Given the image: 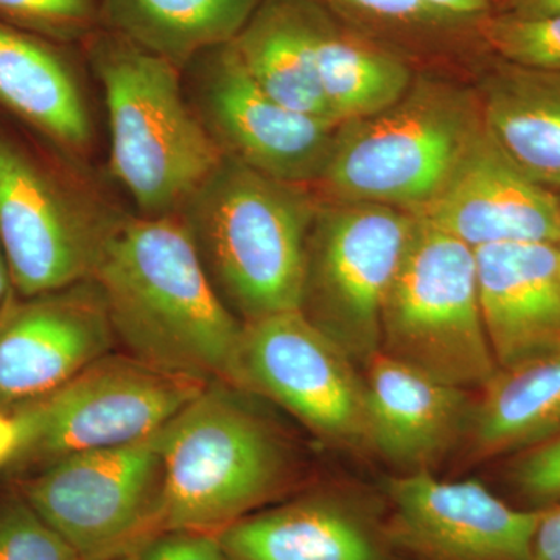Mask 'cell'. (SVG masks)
<instances>
[{"label": "cell", "instance_id": "obj_1", "mask_svg": "<svg viewBox=\"0 0 560 560\" xmlns=\"http://www.w3.org/2000/svg\"><path fill=\"white\" fill-rule=\"evenodd\" d=\"M91 280L124 352L160 370L231 383L243 323L210 282L178 213L119 215Z\"/></svg>", "mask_w": 560, "mask_h": 560}, {"label": "cell", "instance_id": "obj_2", "mask_svg": "<svg viewBox=\"0 0 560 560\" xmlns=\"http://www.w3.org/2000/svg\"><path fill=\"white\" fill-rule=\"evenodd\" d=\"M320 198L223 156L178 215L221 300L243 323L301 311Z\"/></svg>", "mask_w": 560, "mask_h": 560}, {"label": "cell", "instance_id": "obj_3", "mask_svg": "<svg viewBox=\"0 0 560 560\" xmlns=\"http://www.w3.org/2000/svg\"><path fill=\"white\" fill-rule=\"evenodd\" d=\"M249 396L231 383H209L161 430L160 533L219 534L289 489L293 451Z\"/></svg>", "mask_w": 560, "mask_h": 560}, {"label": "cell", "instance_id": "obj_4", "mask_svg": "<svg viewBox=\"0 0 560 560\" xmlns=\"http://www.w3.org/2000/svg\"><path fill=\"white\" fill-rule=\"evenodd\" d=\"M88 51L105 92L113 175L139 215H175L223 160L172 62L109 31Z\"/></svg>", "mask_w": 560, "mask_h": 560}, {"label": "cell", "instance_id": "obj_5", "mask_svg": "<svg viewBox=\"0 0 560 560\" xmlns=\"http://www.w3.org/2000/svg\"><path fill=\"white\" fill-rule=\"evenodd\" d=\"M482 121L477 91L416 77L390 108L337 128L319 198L372 202L418 215L444 189Z\"/></svg>", "mask_w": 560, "mask_h": 560}, {"label": "cell", "instance_id": "obj_6", "mask_svg": "<svg viewBox=\"0 0 560 560\" xmlns=\"http://www.w3.org/2000/svg\"><path fill=\"white\" fill-rule=\"evenodd\" d=\"M209 382L110 352L13 418L20 442L2 470L18 480L77 453L120 447L160 433Z\"/></svg>", "mask_w": 560, "mask_h": 560}, {"label": "cell", "instance_id": "obj_7", "mask_svg": "<svg viewBox=\"0 0 560 560\" xmlns=\"http://www.w3.org/2000/svg\"><path fill=\"white\" fill-rule=\"evenodd\" d=\"M381 350L463 389L495 375L474 249L419 220L383 305Z\"/></svg>", "mask_w": 560, "mask_h": 560}, {"label": "cell", "instance_id": "obj_8", "mask_svg": "<svg viewBox=\"0 0 560 560\" xmlns=\"http://www.w3.org/2000/svg\"><path fill=\"white\" fill-rule=\"evenodd\" d=\"M418 224L407 210L320 198L301 312L353 361L381 350L383 305Z\"/></svg>", "mask_w": 560, "mask_h": 560}, {"label": "cell", "instance_id": "obj_9", "mask_svg": "<svg viewBox=\"0 0 560 560\" xmlns=\"http://www.w3.org/2000/svg\"><path fill=\"white\" fill-rule=\"evenodd\" d=\"M160 433L77 453L10 481L81 560L119 559L160 534Z\"/></svg>", "mask_w": 560, "mask_h": 560}, {"label": "cell", "instance_id": "obj_10", "mask_svg": "<svg viewBox=\"0 0 560 560\" xmlns=\"http://www.w3.org/2000/svg\"><path fill=\"white\" fill-rule=\"evenodd\" d=\"M119 215L0 131V245L18 296H40L90 280Z\"/></svg>", "mask_w": 560, "mask_h": 560}, {"label": "cell", "instance_id": "obj_11", "mask_svg": "<svg viewBox=\"0 0 560 560\" xmlns=\"http://www.w3.org/2000/svg\"><path fill=\"white\" fill-rule=\"evenodd\" d=\"M231 385L275 401L319 440L366 447L364 378L301 311L243 323Z\"/></svg>", "mask_w": 560, "mask_h": 560}, {"label": "cell", "instance_id": "obj_12", "mask_svg": "<svg viewBox=\"0 0 560 560\" xmlns=\"http://www.w3.org/2000/svg\"><path fill=\"white\" fill-rule=\"evenodd\" d=\"M187 69L191 106L223 156L287 183H318L338 127L275 101L231 43L206 51Z\"/></svg>", "mask_w": 560, "mask_h": 560}, {"label": "cell", "instance_id": "obj_13", "mask_svg": "<svg viewBox=\"0 0 560 560\" xmlns=\"http://www.w3.org/2000/svg\"><path fill=\"white\" fill-rule=\"evenodd\" d=\"M386 526L411 560H530L539 510L512 506L477 480L444 481L429 470L385 481Z\"/></svg>", "mask_w": 560, "mask_h": 560}, {"label": "cell", "instance_id": "obj_14", "mask_svg": "<svg viewBox=\"0 0 560 560\" xmlns=\"http://www.w3.org/2000/svg\"><path fill=\"white\" fill-rule=\"evenodd\" d=\"M116 346L91 279L20 298L0 323V412L14 416L46 399Z\"/></svg>", "mask_w": 560, "mask_h": 560}, {"label": "cell", "instance_id": "obj_15", "mask_svg": "<svg viewBox=\"0 0 560 560\" xmlns=\"http://www.w3.org/2000/svg\"><path fill=\"white\" fill-rule=\"evenodd\" d=\"M418 219L471 249L503 243H559L560 198L529 178L486 127Z\"/></svg>", "mask_w": 560, "mask_h": 560}, {"label": "cell", "instance_id": "obj_16", "mask_svg": "<svg viewBox=\"0 0 560 560\" xmlns=\"http://www.w3.org/2000/svg\"><path fill=\"white\" fill-rule=\"evenodd\" d=\"M217 536L230 560H401L386 518L337 493L261 508Z\"/></svg>", "mask_w": 560, "mask_h": 560}, {"label": "cell", "instance_id": "obj_17", "mask_svg": "<svg viewBox=\"0 0 560 560\" xmlns=\"http://www.w3.org/2000/svg\"><path fill=\"white\" fill-rule=\"evenodd\" d=\"M482 320L499 370L560 352L558 243L475 249Z\"/></svg>", "mask_w": 560, "mask_h": 560}, {"label": "cell", "instance_id": "obj_18", "mask_svg": "<svg viewBox=\"0 0 560 560\" xmlns=\"http://www.w3.org/2000/svg\"><path fill=\"white\" fill-rule=\"evenodd\" d=\"M366 447L411 471L429 470L469 425L467 389L378 350L366 361Z\"/></svg>", "mask_w": 560, "mask_h": 560}, {"label": "cell", "instance_id": "obj_19", "mask_svg": "<svg viewBox=\"0 0 560 560\" xmlns=\"http://www.w3.org/2000/svg\"><path fill=\"white\" fill-rule=\"evenodd\" d=\"M0 105L73 154L94 139L86 92L60 51L0 24Z\"/></svg>", "mask_w": 560, "mask_h": 560}, {"label": "cell", "instance_id": "obj_20", "mask_svg": "<svg viewBox=\"0 0 560 560\" xmlns=\"http://www.w3.org/2000/svg\"><path fill=\"white\" fill-rule=\"evenodd\" d=\"M319 0H264L232 47L253 80L287 108L334 125L319 83Z\"/></svg>", "mask_w": 560, "mask_h": 560}, {"label": "cell", "instance_id": "obj_21", "mask_svg": "<svg viewBox=\"0 0 560 560\" xmlns=\"http://www.w3.org/2000/svg\"><path fill=\"white\" fill-rule=\"evenodd\" d=\"M482 121L529 178L560 190V72L499 60L477 88Z\"/></svg>", "mask_w": 560, "mask_h": 560}, {"label": "cell", "instance_id": "obj_22", "mask_svg": "<svg viewBox=\"0 0 560 560\" xmlns=\"http://www.w3.org/2000/svg\"><path fill=\"white\" fill-rule=\"evenodd\" d=\"M264 0H101L106 31L164 58L179 70L230 44Z\"/></svg>", "mask_w": 560, "mask_h": 560}, {"label": "cell", "instance_id": "obj_23", "mask_svg": "<svg viewBox=\"0 0 560 560\" xmlns=\"http://www.w3.org/2000/svg\"><path fill=\"white\" fill-rule=\"evenodd\" d=\"M477 458L515 455L560 431V352L499 370L470 410Z\"/></svg>", "mask_w": 560, "mask_h": 560}, {"label": "cell", "instance_id": "obj_24", "mask_svg": "<svg viewBox=\"0 0 560 560\" xmlns=\"http://www.w3.org/2000/svg\"><path fill=\"white\" fill-rule=\"evenodd\" d=\"M319 83L335 124L366 119L390 108L415 75L396 51L346 27L324 7L316 38Z\"/></svg>", "mask_w": 560, "mask_h": 560}, {"label": "cell", "instance_id": "obj_25", "mask_svg": "<svg viewBox=\"0 0 560 560\" xmlns=\"http://www.w3.org/2000/svg\"><path fill=\"white\" fill-rule=\"evenodd\" d=\"M478 36L499 60L560 72V14L515 18L495 11L482 18Z\"/></svg>", "mask_w": 560, "mask_h": 560}, {"label": "cell", "instance_id": "obj_26", "mask_svg": "<svg viewBox=\"0 0 560 560\" xmlns=\"http://www.w3.org/2000/svg\"><path fill=\"white\" fill-rule=\"evenodd\" d=\"M0 560H81L11 481L0 486Z\"/></svg>", "mask_w": 560, "mask_h": 560}, {"label": "cell", "instance_id": "obj_27", "mask_svg": "<svg viewBox=\"0 0 560 560\" xmlns=\"http://www.w3.org/2000/svg\"><path fill=\"white\" fill-rule=\"evenodd\" d=\"M331 3L364 24L396 35H448L480 24L444 13L427 0H331Z\"/></svg>", "mask_w": 560, "mask_h": 560}, {"label": "cell", "instance_id": "obj_28", "mask_svg": "<svg viewBox=\"0 0 560 560\" xmlns=\"http://www.w3.org/2000/svg\"><path fill=\"white\" fill-rule=\"evenodd\" d=\"M101 0H0V13L61 39L86 38Z\"/></svg>", "mask_w": 560, "mask_h": 560}, {"label": "cell", "instance_id": "obj_29", "mask_svg": "<svg viewBox=\"0 0 560 560\" xmlns=\"http://www.w3.org/2000/svg\"><path fill=\"white\" fill-rule=\"evenodd\" d=\"M508 478L525 510H541L560 501V431L515 453Z\"/></svg>", "mask_w": 560, "mask_h": 560}, {"label": "cell", "instance_id": "obj_30", "mask_svg": "<svg viewBox=\"0 0 560 560\" xmlns=\"http://www.w3.org/2000/svg\"><path fill=\"white\" fill-rule=\"evenodd\" d=\"M138 560H230L217 534L164 530L138 551Z\"/></svg>", "mask_w": 560, "mask_h": 560}, {"label": "cell", "instance_id": "obj_31", "mask_svg": "<svg viewBox=\"0 0 560 560\" xmlns=\"http://www.w3.org/2000/svg\"><path fill=\"white\" fill-rule=\"evenodd\" d=\"M530 560H560V501L539 510L530 541Z\"/></svg>", "mask_w": 560, "mask_h": 560}, {"label": "cell", "instance_id": "obj_32", "mask_svg": "<svg viewBox=\"0 0 560 560\" xmlns=\"http://www.w3.org/2000/svg\"><path fill=\"white\" fill-rule=\"evenodd\" d=\"M431 5L459 20L480 22L492 13L495 0H427Z\"/></svg>", "mask_w": 560, "mask_h": 560}, {"label": "cell", "instance_id": "obj_33", "mask_svg": "<svg viewBox=\"0 0 560 560\" xmlns=\"http://www.w3.org/2000/svg\"><path fill=\"white\" fill-rule=\"evenodd\" d=\"M499 13L515 18H545L560 14V0H503Z\"/></svg>", "mask_w": 560, "mask_h": 560}, {"label": "cell", "instance_id": "obj_34", "mask_svg": "<svg viewBox=\"0 0 560 560\" xmlns=\"http://www.w3.org/2000/svg\"><path fill=\"white\" fill-rule=\"evenodd\" d=\"M20 442V429L13 416L0 412V471L13 458Z\"/></svg>", "mask_w": 560, "mask_h": 560}, {"label": "cell", "instance_id": "obj_35", "mask_svg": "<svg viewBox=\"0 0 560 560\" xmlns=\"http://www.w3.org/2000/svg\"><path fill=\"white\" fill-rule=\"evenodd\" d=\"M18 300H20V296H18L16 289H14L9 260H7L2 245H0V323L11 311V307L16 304Z\"/></svg>", "mask_w": 560, "mask_h": 560}, {"label": "cell", "instance_id": "obj_36", "mask_svg": "<svg viewBox=\"0 0 560 560\" xmlns=\"http://www.w3.org/2000/svg\"><path fill=\"white\" fill-rule=\"evenodd\" d=\"M113 560H138V552H132V555L128 556H121V558Z\"/></svg>", "mask_w": 560, "mask_h": 560}, {"label": "cell", "instance_id": "obj_37", "mask_svg": "<svg viewBox=\"0 0 560 560\" xmlns=\"http://www.w3.org/2000/svg\"><path fill=\"white\" fill-rule=\"evenodd\" d=\"M558 245H559V248H560V241H559Z\"/></svg>", "mask_w": 560, "mask_h": 560}]
</instances>
